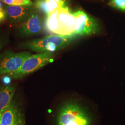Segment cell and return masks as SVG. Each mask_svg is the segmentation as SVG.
<instances>
[{
	"mask_svg": "<svg viewBox=\"0 0 125 125\" xmlns=\"http://www.w3.org/2000/svg\"><path fill=\"white\" fill-rule=\"evenodd\" d=\"M73 15L75 20V35H89L98 31V24L96 21L83 11L78 10Z\"/></svg>",
	"mask_w": 125,
	"mask_h": 125,
	"instance_id": "7",
	"label": "cell"
},
{
	"mask_svg": "<svg viewBox=\"0 0 125 125\" xmlns=\"http://www.w3.org/2000/svg\"><path fill=\"white\" fill-rule=\"evenodd\" d=\"M11 78L9 76H5L3 78V82L6 84H9L11 82Z\"/></svg>",
	"mask_w": 125,
	"mask_h": 125,
	"instance_id": "16",
	"label": "cell"
},
{
	"mask_svg": "<svg viewBox=\"0 0 125 125\" xmlns=\"http://www.w3.org/2000/svg\"><path fill=\"white\" fill-rule=\"evenodd\" d=\"M34 6L46 15L54 10L63 7L64 5L56 0H36Z\"/></svg>",
	"mask_w": 125,
	"mask_h": 125,
	"instance_id": "11",
	"label": "cell"
},
{
	"mask_svg": "<svg viewBox=\"0 0 125 125\" xmlns=\"http://www.w3.org/2000/svg\"><path fill=\"white\" fill-rule=\"evenodd\" d=\"M7 19L6 14L4 9H0V24L3 22Z\"/></svg>",
	"mask_w": 125,
	"mask_h": 125,
	"instance_id": "15",
	"label": "cell"
},
{
	"mask_svg": "<svg viewBox=\"0 0 125 125\" xmlns=\"http://www.w3.org/2000/svg\"><path fill=\"white\" fill-rule=\"evenodd\" d=\"M31 55L28 51L15 52L6 51L0 54V75L8 74L19 69L26 59Z\"/></svg>",
	"mask_w": 125,
	"mask_h": 125,
	"instance_id": "5",
	"label": "cell"
},
{
	"mask_svg": "<svg viewBox=\"0 0 125 125\" xmlns=\"http://www.w3.org/2000/svg\"><path fill=\"white\" fill-rule=\"evenodd\" d=\"M76 36L75 35H50L22 43L20 45V47L23 49L31 50L38 53L44 52L53 53L65 47Z\"/></svg>",
	"mask_w": 125,
	"mask_h": 125,
	"instance_id": "2",
	"label": "cell"
},
{
	"mask_svg": "<svg viewBox=\"0 0 125 125\" xmlns=\"http://www.w3.org/2000/svg\"><path fill=\"white\" fill-rule=\"evenodd\" d=\"M0 125H25L21 110L14 101L1 114Z\"/></svg>",
	"mask_w": 125,
	"mask_h": 125,
	"instance_id": "9",
	"label": "cell"
},
{
	"mask_svg": "<svg viewBox=\"0 0 125 125\" xmlns=\"http://www.w3.org/2000/svg\"><path fill=\"white\" fill-rule=\"evenodd\" d=\"M1 2L8 5L12 6H34L31 0H0Z\"/></svg>",
	"mask_w": 125,
	"mask_h": 125,
	"instance_id": "12",
	"label": "cell"
},
{
	"mask_svg": "<svg viewBox=\"0 0 125 125\" xmlns=\"http://www.w3.org/2000/svg\"><path fill=\"white\" fill-rule=\"evenodd\" d=\"M8 39L7 36L0 31V52L1 51L8 43Z\"/></svg>",
	"mask_w": 125,
	"mask_h": 125,
	"instance_id": "14",
	"label": "cell"
},
{
	"mask_svg": "<svg viewBox=\"0 0 125 125\" xmlns=\"http://www.w3.org/2000/svg\"><path fill=\"white\" fill-rule=\"evenodd\" d=\"M53 57V53L50 52L31 55L26 59L19 69L7 75L11 78H21L52 62Z\"/></svg>",
	"mask_w": 125,
	"mask_h": 125,
	"instance_id": "4",
	"label": "cell"
},
{
	"mask_svg": "<svg viewBox=\"0 0 125 125\" xmlns=\"http://www.w3.org/2000/svg\"><path fill=\"white\" fill-rule=\"evenodd\" d=\"M109 5L116 9L125 10V0H110Z\"/></svg>",
	"mask_w": 125,
	"mask_h": 125,
	"instance_id": "13",
	"label": "cell"
},
{
	"mask_svg": "<svg viewBox=\"0 0 125 125\" xmlns=\"http://www.w3.org/2000/svg\"><path fill=\"white\" fill-rule=\"evenodd\" d=\"M74 21L73 13L67 7H63L46 15L45 25L48 31L56 34L73 35Z\"/></svg>",
	"mask_w": 125,
	"mask_h": 125,
	"instance_id": "1",
	"label": "cell"
},
{
	"mask_svg": "<svg viewBox=\"0 0 125 125\" xmlns=\"http://www.w3.org/2000/svg\"><path fill=\"white\" fill-rule=\"evenodd\" d=\"M15 88L11 85L0 87V116L13 101Z\"/></svg>",
	"mask_w": 125,
	"mask_h": 125,
	"instance_id": "10",
	"label": "cell"
},
{
	"mask_svg": "<svg viewBox=\"0 0 125 125\" xmlns=\"http://www.w3.org/2000/svg\"><path fill=\"white\" fill-rule=\"evenodd\" d=\"M44 22L39 10L34 7L31 14L23 22L18 25L16 33L21 37L35 36L43 31Z\"/></svg>",
	"mask_w": 125,
	"mask_h": 125,
	"instance_id": "6",
	"label": "cell"
},
{
	"mask_svg": "<svg viewBox=\"0 0 125 125\" xmlns=\"http://www.w3.org/2000/svg\"><path fill=\"white\" fill-rule=\"evenodd\" d=\"M91 117L80 105L75 102L64 104L58 113V125H90Z\"/></svg>",
	"mask_w": 125,
	"mask_h": 125,
	"instance_id": "3",
	"label": "cell"
},
{
	"mask_svg": "<svg viewBox=\"0 0 125 125\" xmlns=\"http://www.w3.org/2000/svg\"><path fill=\"white\" fill-rule=\"evenodd\" d=\"M34 7V6H12L6 4L3 6L8 21L10 23L18 25L27 20Z\"/></svg>",
	"mask_w": 125,
	"mask_h": 125,
	"instance_id": "8",
	"label": "cell"
}]
</instances>
